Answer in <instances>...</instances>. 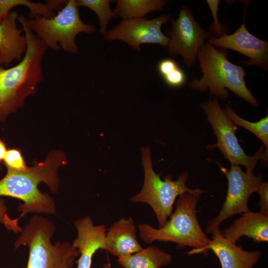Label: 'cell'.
I'll return each mask as SVG.
<instances>
[{
  "mask_svg": "<svg viewBox=\"0 0 268 268\" xmlns=\"http://www.w3.org/2000/svg\"><path fill=\"white\" fill-rule=\"evenodd\" d=\"M208 245L218 258L221 268H255L262 253L260 251H247L223 237L219 229L212 234Z\"/></svg>",
  "mask_w": 268,
  "mask_h": 268,
  "instance_id": "14",
  "label": "cell"
},
{
  "mask_svg": "<svg viewBox=\"0 0 268 268\" xmlns=\"http://www.w3.org/2000/svg\"><path fill=\"white\" fill-rule=\"evenodd\" d=\"M101 268H112V267L109 263H106L103 265Z\"/></svg>",
  "mask_w": 268,
  "mask_h": 268,
  "instance_id": "29",
  "label": "cell"
},
{
  "mask_svg": "<svg viewBox=\"0 0 268 268\" xmlns=\"http://www.w3.org/2000/svg\"></svg>",
  "mask_w": 268,
  "mask_h": 268,
  "instance_id": "30",
  "label": "cell"
},
{
  "mask_svg": "<svg viewBox=\"0 0 268 268\" xmlns=\"http://www.w3.org/2000/svg\"><path fill=\"white\" fill-rule=\"evenodd\" d=\"M18 14L9 12L0 23V65L8 68L14 60L21 61L27 49L23 29L17 26Z\"/></svg>",
  "mask_w": 268,
  "mask_h": 268,
  "instance_id": "15",
  "label": "cell"
},
{
  "mask_svg": "<svg viewBox=\"0 0 268 268\" xmlns=\"http://www.w3.org/2000/svg\"><path fill=\"white\" fill-rule=\"evenodd\" d=\"M3 161L7 168L22 170L27 167L20 151L16 149L13 148L7 150Z\"/></svg>",
  "mask_w": 268,
  "mask_h": 268,
  "instance_id": "23",
  "label": "cell"
},
{
  "mask_svg": "<svg viewBox=\"0 0 268 268\" xmlns=\"http://www.w3.org/2000/svg\"><path fill=\"white\" fill-rule=\"evenodd\" d=\"M164 82L173 87H178L184 84L186 81V75L184 71L178 66L162 76Z\"/></svg>",
  "mask_w": 268,
  "mask_h": 268,
  "instance_id": "25",
  "label": "cell"
},
{
  "mask_svg": "<svg viewBox=\"0 0 268 268\" xmlns=\"http://www.w3.org/2000/svg\"><path fill=\"white\" fill-rule=\"evenodd\" d=\"M166 0H118L113 9L115 16L123 19L144 18L148 13L161 11Z\"/></svg>",
  "mask_w": 268,
  "mask_h": 268,
  "instance_id": "19",
  "label": "cell"
},
{
  "mask_svg": "<svg viewBox=\"0 0 268 268\" xmlns=\"http://www.w3.org/2000/svg\"><path fill=\"white\" fill-rule=\"evenodd\" d=\"M28 25L48 48L58 51L77 54L78 48L75 43L78 34L96 31L91 23H84L80 18L75 0L67 1L57 15L47 18L41 15L28 19Z\"/></svg>",
  "mask_w": 268,
  "mask_h": 268,
  "instance_id": "7",
  "label": "cell"
},
{
  "mask_svg": "<svg viewBox=\"0 0 268 268\" xmlns=\"http://www.w3.org/2000/svg\"><path fill=\"white\" fill-rule=\"evenodd\" d=\"M171 19V15L164 14L155 18H145L123 19L104 35L108 41L120 40L137 52L140 45L156 44L167 47L169 39L161 31V26Z\"/></svg>",
  "mask_w": 268,
  "mask_h": 268,
  "instance_id": "11",
  "label": "cell"
},
{
  "mask_svg": "<svg viewBox=\"0 0 268 268\" xmlns=\"http://www.w3.org/2000/svg\"><path fill=\"white\" fill-rule=\"evenodd\" d=\"M200 107L204 111L206 119L210 124L217 139L216 143L206 147L208 149L218 148L223 157L231 165H243L248 171L254 172L259 160H261L263 166H267L268 155L265 153L264 145L254 155H247L235 135L237 125L226 116L217 98L210 97L207 101L201 103Z\"/></svg>",
  "mask_w": 268,
  "mask_h": 268,
  "instance_id": "8",
  "label": "cell"
},
{
  "mask_svg": "<svg viewBox=\"0 0 268 268\" xmlns=\"http://www.w3.org/2000/svg\"><path fill=\"white\" fill-rule=\"evenodd\" d=\"M167 34L169 54L172 56L180 55L188 67L196 63L200 48L205 44V40L210 37L208 32L195 20L191 11L184 5L180 9L177 18L172 21V27Z\"/></svg>",
  "mask_w": 268,
  "mask_h": 268,
  "instance_id": "10",
  "label": "cell"
},
{
  "mask_svg": "<svg viewBox=\"0 0 268 268\" xmlns=\"http://www.w3.org/2000/svg\"><path fill=\"white\" fill-rule=\"evenodd\" d=\"M220 169L228 180L226 197L218 215L207 221L205 233L219 230L220 225L233 215L249 211L248 200L253 193H257L263 182L260 174L256 176L254 172H245L238 165H231L229 170L222 166Z\"/></svg>",
  "mask_w": 268,
  "mask_h": 268,
  "instance_id": "9",
  "label": "cell"
},
{
  "mask_svg": "<svg viewBox=\"0 0 268 268\" xmlns=\"http://www.w3.org/2000/svg\"><path fill=\"white\" fill-rule=\"evenodd\" d=\"M111 0H75L77 7H85L93 11L97 15L99 22V32L105 35L108 25L112 17H116L111 8Z\"/></svg>",
  "mask_w": 268,
  "mask_h": 268,
  "instance_id": "21",
  "label": "cell"
},
{
  "mask_svg": "<svg viewBox=\"0 0 268 268\" xmlns=\"http://www.w3.org/2000/svg\"><path fill=\"white\" fill-rule=\"evenodd\" d=\"M171 254L155 246H149L127 257L118 258V264L124 268H161L170 265Z\"/></svg>",
  "mask_w": 268,
  "mask_h": 268,
  "instance_id": "18",
  "label": "cell"
},
{
  "mask_svg": "<svg viewBox=\"0 0 268 268\" xmlns=\"http://www.w3.org/2000/svg\"><path fill=\"white\" fill-rule=\"evenodd\" d=\"M257 193H259L260 197L258 203L260 208L259 212L268 214V183L262 182L259 187Z\"/></svg>",
  "mask_w": 268,
  "mask_h": 268,
  "instance_id": "26",
  "label": "cell"
},
{
  "mask_svg": "<svg viewBox=\"0 0 268 268\" xmlns=\"http://www.w3.org/2000/svg\"><path fill=\"white\" fill-rule=\"evenodd\" d=\"M211 12L213 21L208 29L210 37L218 38L226 34V26H223L219 21L217 17L219 0H207L206 1Z\"/></svg>",
  "mask_w": 268,
  "mask_h": 268,
  "instance_id": "22",
  "label": "cell"
},
{
  "mask_svg": "<svg viewBox=\"0 0 268 268\" xmlns=\"http://www.w3.org/2000/svg\"><path fill=\"white\" fill-rule=\"evenodd\" d=\"M17 20L27 40V49L20 62L10 68L0 65V121L22 106L25 98L34 95L44 78L42 62L48 46L28 25V18L21 13Z\"/></svg>",
  "mask_w": 268,
  "mask_h": 268,
  "instance_id": "2",
  "label": "cell"
},
{
  "mask_svg": "<svg viewBox=\"0 0 268 268\" xmlns=\"http://www.w3.org/2000/svg\"><path fill=\"white\" fill-rule=\"evenodd\" d=\"M245 12L243 23L233 34H223L220 37H210L208 43L223 49L236 51L247 57V66H256L268 69V42L250 33L245 25Z\"/></svg>",
  "mask_w": 268,
  "mask_h": 268,
  "instance_id": "12",
  "label": "cell"
},
{
  "mask_svg": "<svg viewBox=\"0 0 268 268\" xmlns=\"http://www.w3.org/2000/svg\"><path fill=\"white\" fill-rule=\"evenodd\" d=\"M227 54L224 49L218 50L208 42L205 43L197 55L202 76L190 81V88L201 92L209 90L211 94L224 101L228 98V89L254 107L259 106L246 86L243 67L229 61Z\"/></svg>",
  "mask_w": 268,
  "mask_h": 268,
  "instance_id": "4",
  "label": "cell"
},
{
  "mask_svg": "<svg viewBox=\"0 0 268 268\" xmlns=\"http://www.w3.org/2000/svg\"><path fill=\"white\" fill-rule=\"evenodd\" d=\"M74 225L77 234L71 245L79 253L77 268H91L96 252L106 250V229L104 225H94L90 216L75 220Z\"/></svg>",
  "mask_w": 268,
  "mask_h": 268,
  "instance_id": "13",
  "label": "cell"
},
{
  "mask_svg": "<svg viewBox=\"0 0 268 268\" xmlns=\"http://www.w3.org/2000/svg\"><path fill=\"white\" fill-rule=\"evenodd\" d=\"M141 159L144 172L143 186L140 191L130 200L132 203L144 202L148 204L155 213L159 227H161L172 213L176 198L194 189L187 186L189 175L186 171L175 181L172 180L170 175H166L163 180L161 179L160 174H157L152 167L151 151L148 146L142 148Z\"/></svg>",
  "mask_w": 268,
  "mask_h": 268,
  "instance_id": "6",
  "label": "cell"
},
{
  "mask_svg": "<svg viewBox=\"0 0 268 268\" xmlns=\"http://www.w3.org/2000/svg\"><path fill=\"white\" fill-rule=\"evenodd\" d=\"M220 233L233 243H236L243 236L252 239L255 242H268V214L249 210L243 213Z\"/></svg>",
  "mask_w": 268,
  "mask_h": 268,
  "instance_id": "17",
  "label": "cell"
},
{
  "mask_svg": "<svg viewBox=\"0 0 268 268\" xmlns=\"http://www.w3.org/2000/svg\"><path fill=\"white\" fill-rule=\"evenodd\" d=\"M62 154L50 153L44 162L22 170L7 168L5 176L0 180V196L20 200L23 203L17 209L20 218L29 213L54 215L56 213L55 202L51 197L41 193L38 185L45 183L55 193L59 190L58 170L64 164Z\"/></svg>",
  "mask_w": 268,
  "mask_h": 268,
  "instance_id": "1",
  "label": "cell"
},
{
  "mask_svg": "<svg viewBox=\"0 0 268 268\" xmlns=\"http://www.w3.org/2000/svg\"><path fill=\"white\" fill-rule=\"evenodd\" d=\"M178 66L177 63L173 60L170 59H164L158 63L157 65V70L159 73L162 77Z\"/></svg>",
  "mask_w": 268,
  "mask_h": 268,
  "instance_id": "27",
  "label": "cell"
},
{
  "mask_svg": "<svg viewBox=\"0 0 268 268\" xmlns=\"http://www.w3.org/2000/svg\"><path fill=\"white\" fill-rule=\"evenodd\" d=\"M207 191L196 188L178 197L175 209L164 225L158 228L143 223L137 226L139 236L146 244L155 241L176 244V249L187 247L193 249L189 255L203 254L206 256L209 239L202 230L197 216V206L201 196Z\"/></svg>",
  "mask_w": 268,
  "mask_h": 268,
  "instance_id": "3",
  "label": "cell"
},
{
  "mask_svg": "<svg viewBox=\"0 0 268 268\" xmlns=\"http://www.w3.org/2000/svg\"><path fill=\"white\" fill-rule=\"evenodd\" d=\"M56 229L54 223L43 215L31 217L14 243L15 249L28 248L26 268H73L79 253L68 242L58 241L53 244Z\"/></svg>",
  "mask_w": 268,
  "mask_h": 268,
  "instance_id": "5",
  "label": "cell"
},
{
  "mask_svg": "<svg viewBox=\"0 0 268 268\" xmlns=\"http://www.w3.org/2000/svg\"><path fill=\"white\" fill-rule=\"evenodd\" d=\"M7 208L4 200L0 198V223H2L6 229L15 233L21 232L22 229L19 226L18 222L20 217L11 218L6 211Z\"/></svg>",
  "mask_w": 268,
  "mask_h": 268,
  "instance_id": "24",
  "label": "cell"
},
{
  "mask_svg": "<svg viewBox=\"0 0 268 268\" xmlns=\"http://www.w3.org/2000/svg\"><path fill=\"white\" fill-rule=\"evenodd\" d=\"M6 150L4 143L0 139V164L1 161L4 159Z\"/></svg>",
  "mask_w": 268,
  "mask_h": 268,
  "instance_id": "28",
  "label": "cell"
},
{
  "mask_svg": "<svg viewBox=\"0 0 268 268\" xmlns=\"http://www.w3.org/2000/svg\"><path fill=\"white\" fill-rule=\"evenodd\" d=\"M227 118L237 126H240L248 130L263 142L266 147L265 150L268 153V116L261 119L257 122L247 121L236 114L229 105L223 109Z\"/></svg>",
  "mask_w": 268,
  "mask_h": 268,
  "instance_id": "20",
  "label": "cell"
},
{
  "mask_svg": "<svg viewBox=\"0 0 268 268\" xmlns=\"http://www.w3.org/2000/svg\"><path fill=\"white\" fill-rule=\"evenodd\" d=\"M136 229L131 217L115 221L106 234V250L118 258L125 257L143 248L137 240Z\"/></svg>",
  "mask_w": 268,
  "mask_h": 268,
  "instance_id": "16",
  "label": "cell"
}]
</instances>
